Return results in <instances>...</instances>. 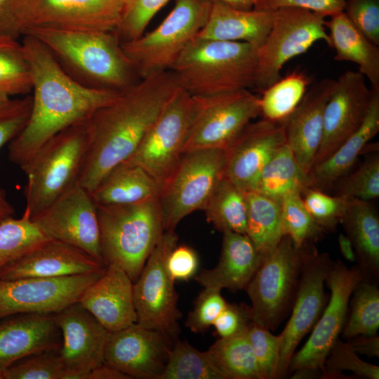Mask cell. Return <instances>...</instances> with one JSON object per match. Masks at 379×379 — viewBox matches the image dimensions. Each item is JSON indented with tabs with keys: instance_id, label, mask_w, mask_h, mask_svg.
<instances>
[{
	"instance_id": "cell-1",
	"label": "cell",
	"mask_w": 379,
	"mask_h": 379,
	"mask_svg": "<svg viewBox=\"0 0 379 379\" xmlns=\"http://www.w3.org/2000/svg\"><path fill=\"white\" fill-rule=\"evenodd\" d=\"M172 70L140 79L87 121L89 145L78 183L92 192L128 159L180 88Z\"/></svg>"
},
{
	"instance_id": "cell-2",
	"label": "cell",
	"mask_w": 379,
	"mask_h": 379,
	"mask_svg": "<svg viewBox=\"0 0 379 379\" xmlns=\"http://www.w3.org/2000/svg\"><path fill=\"white\" fill-rule=\"evenodd\" d=\"M32 73V105L22 131L8 144V158L22 167L51 138L87 121L119 93L86 88L69 76L36 38L22 35Z\"/></svg>"
},
{
	"instance_id": "cell-3",
	"label": "cell",
	"mask_w": 379,
	"mask_h": 379,
	"mask_svg": "<svg viewBox=\"0 0 379 379\" xmlns=\"http://www.w3.org/2000/svg\"><path fill=\"white\" fill-rule=\"evenodd\" d=\"M24 34L40 41L61 68L86 88L121 93L140 80L114 31L35 29Z\"/></svg>"
},
{
	"instance_id": "cell-4",
	"label": "cell",
	"mask_w": 379,
	"mask_h": 379,
	"mask_svg": "<svg viewBox=\"0 0 379 379\" xmlns=\"http://www.w3.org/2000/svg\"><path fill=\"white\" fill-rule=\"evenodd\" d=\"M257 48L237 41L194 38L171 70L192 96H210L254 87Z\"/></svg>"
},
{
	"instance_id": "cell-5",
	"label": "cell",
	"mask_w": 379,
	"mask_h": 379,
	"mask_svg": "<svg viewBox=\"0 0 379 379\" xmlns=\"http://www.w3.org/2000/svg\"><path fill=\"white\" fill-rule=\"evenodd\" d=\"M103 264L135 281L164 230L159 197L127 204L97 205Z\"/></svg>"
},
{
	"instance_id": "cell-6",
	"label": "cell",
	"mask_w": 379,
	"mask_h": 379,
	"mask_svg": "<svg viewBox=\"0 0 379 379\" xmlns=\"http://www.w3.org/2000/svg\"><path fill=\"white\" fill-rule=\"evenodd\" d=\"M88 145L86 121L53 136L20 168L27 178L25 211L31 220L78 182Z\"/></svg>"
},
{
	"instance_id": "cell-7",
	"label": "cell",
	"mask_w": 379,
	"mask_h": 379,
	"mask_svg": "<svg viewBox=\"0 0 379 379\" xmlns=\"http://www.w3.org/2000/svg\"><path fill=\"white\" fill-rule=\"evenodd\" d=\"M211 6L206 0H175L173 8L154 29L121 42L140 79L171 70L204 25Z\"/></svg>"
},
{
	"instance_id": "cell-8",
	"label": "cell",
	"mask_w": 379,
	"mask_h": 379,
	"mask_svg": "<svg viewBox=\"0 0 379 379\" xmlns=\"http://www.w3.org/2000/svg\"><path fill=\"white\" fill-rule=\"evenodd\" d=\"M312 245L298 248L284 236L262 260L246 291L251 302L252 322L271 331L292 307L305 260Z\"/></svg>"
},
{
	"instance_id": "cell-9",
	"label": "cell",
	"mask_w": 379,
	"mask_h": 379,
	"mask_svg": "<svg viewBox=\"0 0 379 379\" xmlns=\"http://www.w3.org/2000/svg\"><path fill=\"white\" fill-rule=\"evenodd\" d=\"M226 161L225 148L199 149L182 154L159 196L164 231H174L187 215L204 209L225 176Z\"/></svg>"
},
{
	"instance_id": "cell-10",
	"label": "cell",
	"mask_w": 379,
	"mask_h": 379,
	"mask_svg": "<svg viewBox=\"0 0 379 379\" xmlns=\"http://www.w3.org/2000/svg\"><path fill=\"white\" fill-rule=\"evenodd\" d=\"M197 112L196 98L180 88L135 152L119 165L141 167L161 189L183 154Z\"/></svg>"
},
{
	"instance_id": "cell-11",
	"label": "cell",
	"mask_w": 379,
	"mask_h": 379,
	"mask_svg": "<svg viewBox=\"0 0 379 379\" xmlns=\"http://www.w3.org/2000/svg\"><path fill=\"white\" fill-rule=\"evenodd\" d=\"M364 277L358 266L349 268L333 260L326 280L330 297L308 340L291 358L288 373H293L292 378L321 375L327 355L345 324L352 291Z\"/></svg>"
},
{
	"instance_id": "cell-12",
	"label": "cell",
	"mask_w": 379,
	"mask_h": 379,
	"mask_svg": "<svg viewBox=\"0 0 379 379\" xmlns=\"http://www.w3.org/2000/svg\"><path fill=\"white\" fill-rule=\"evenodd\" d=\"M325 17L307 10L284 7L272 11V23L263 44L257 49L254 87L260 93L281 78V71L291 59L306 53L319 41L327 44Z\"/></svg>"
},
{
	"instance_id": "cell-13",
	"label": "cell",
	"mask_w": 379,
	"mask_h": 379,
	"mask_svg": "<svg viewBox=\"0 0 379 379\" xmlns=\"http://www.w3.org/2000/svg\"><path fill=\"white\" fill-rule=\"evenodd\" d=\"M174 231H164L133 282V300L140 325L161 332L173 341L180 332L182 314L178 308L175 281L166 268V260L177 245Z\"/></svg>"
},
{
	"instance_id": "cell-14",
	"label": "cell",
	"mask_w": 379,
	"mask_h": 379,
	"mask_svg": "<svg viewBox=\"0 0 379 379\" xmlns=\"http://www.w3.org/2000/svg\"><path fill=\"white\" fill-rule=\"evenodd\" d=\"M125 2L126 0H18L16 15L22 35L35 29L115 31Z\"/></svg>"
},
{
	"instance_id": "cell-15",
	"label": "cell",
	"mask_w": 379,
	"mask_h": 379,
	"mask_svg": "<svg viewBox=\"0 0 379 379\" xmlns=\"http://www.w3.org/2000/svg\"><path fill=\"white\" fill-rule=\"evenodd\" d=\"M195 98L198 112L183 153L199 149H226L260 114V98L248 89Z\"/></svg>"
},
{
	"instance_id": "cell-16",
	"label": "cell",
	"mask_w": 379,
	"mask_h": 379,
	"mask_svg": "<svg viewBox=\"0 0 379 379\" xmlns=\"http://www.w3.org/2000/svg\"><path fill=\"white\" fill-rule=\"evenodd\" d=\"M105 270L60 277L0 279V320L18 314H56L77 302Z\"/></svg>"
},
{
	"instance_id": "cell-17",
	"label": "cell",
	"mask_w": 379,
	"mask_h": 379,
	"mask_svg": "<svg viewBox=\"0 0 379 379\" xmlns=\"http://www.w3.org/2000/svg\"><path fill=\"white\" fill-rule=\"evenodd\" d=\"M32 220L48 239L77 247L105 265L97 205L78 182Z\"/></svg>"
},
{
	"instance_id": "cell-18",
	"label": "cell",
	"mask_w": 379,
	"mask_h": 379,
	"mask_svg": "<svg viewBox=\"0 0 379 379\" xmlns=\"http://www.w3.org/2000/svg\"><path fill=\"white\" fill-rule=\"evenodd\" d=\"M333 260L327 253L312 246L301 271L291 315L280 337V359L277 378L288 374L293 355L302 339L310 332L328 300L324 284Z\"/></svg>"
},
{
	"instance_id": "cell-19",
	"label": "cell",
	"mask_w": 379,
	"mask_h": 379,
	"mask_svg": "<svg viewBox=\"0 0 379 379\" xmlns=\"http://www.w3.org/2000/svg\"><path fill=\"white\" fill-rule=\"evenodd\" d=\"M371 97L372 90L359 72L348 70L335 80L325 107L322 138L312 166L329 157L361 126Z\"/></svg>"
},
{
	"instance_id": "cell-20",
	"label": "cell",
	"mask_w": 379,
	"mask_h": 379,
	"mask_svg": "<svg viewBox=\"0 0 379 379\" xmlns=\"http://www.w3.org/2000/svg\"><path fill=\"white\" fill-rule=\"evenodd\" d=\"M173 340L159 331L134 323L109 332L104 363L130 378L159 379Z\"/></svg>"
},
{
	"instance_id": "cell-21",
	"label": "cell",
	"mask_w": 379,
	"mask_h": 379,
	"mask_svg": "<svg viewBox=\"0 0 379 379\" xmlns=\"http://www.w3.org/2000/svg\"><path fill=\"white\" fill-rule=\"evenodd\" d=\"M61 333L62 379H88L104 363L109 331L78 302L55 314Z\"/></svg>"
},
{
	"instance_id": "cell-22",
	"label": "cell",
	"mask_w": 379,
	"mask_h": 379,
	"mask_svg": "<svg viewBox=\"0 0 379 379\" xmlns=\"http://www.w3.org/2000/svg\"><path fill=\"white\" fill-rule=\"evenodd\" d=\"M286 120L250 122L226 148L225 177L250 191L264 166L286 143Z\"/></svg>"
},
{
	"instance_id": "cell-23",
	"label": "cell",
	"mask_w": 379,
	"mask_h": 379,
	"mask_svg": "<svg viewBox=\"0 0 379 379\" xmlns=\"http://www.w3.org/2000/svg\"><path fill=\"white\" fill-rule=\"evenodd\" d=\"M105 266L68 244L47 239L0 271V279L60 277L102 271Z\"/></svg>"
},
{
	"instance_id": "cell-24",
	"label": "cell",
	"mask_w": 379,
	"mask_h": 379,
	"mask_svg": "<svg viewBox=\"0 0 379 379\" xmlns=\"http://www.w3.org/2000/svg\"><path fill=\"white\" fill-rule=\"evenodd\" d=\"M133 282L121 267L109 265L82 293L78 302L109 332L137 322Z\"/></svg>"
},
{
	"instance_id": "cell-25",
	"label": "cell",
	"mask_w": 379,
	"mask_h": 379,
	"mask_svg": "<svg viewBox=\"0 0 379 379\" xmlns=\"http://www.w3.org/2000/svg\"><path fill=\"white\" fill-rule=\"evenodd\" d=\"M335 81L325 79L314 84L286 120V143L307 173L321 143L324 109Z\"/></svg>"
},
{
	"instance_id": "cell-26",
	"label": "cell",
	"mask_w": 379,
	"mask_h": 379,
	"mask_svg": "<svg viewBox=\"0 0 379 379\" xmlns=\"http://www.w3.org/2000/svg\"><path fill=\"white\" fill-rule=\"evenodd\" d=\"M55 314L25 313L0 320V366L6 368L33 353L60 347Z\"/></svg>"
},
{
	"instance_id": "cell-27",
	"label": "cell",
	"mask_w": 379,
	"mask_h": 379,
	"mask_svg": "<svg viewBox=\"0 0 379 379\" xmlns=\"http://www.w3.org/2000/svg\"><path fill=\"white\" fill-rule=\"evenodd\" d=\"M220 256L215 267L203 270L194 279L204 288L232 292L245 289L263 255L246 234L223 232Z\"/></svg>"
},
{
	"instance_id": "cell-28",
	"label": "cell",
	"mask_w": 379,
	"mask_h": 379,
	"mask_svg": "<svg viewBox=\"0 0 379 379\" xmlns=\"http://www.w3.org/2000/svg\"><path fill=\"white\" fill-rule=\"evenodd\" d=\"M272 23V11L236 8L211 3L206 21L196 38L247 43L258 48Z\"/></svg>"
},
{
	"instance_id": "cell-29",
	"label": "cell",
	"mask_w": 379,
	"mask_h": 379,
	"mask_svg": "<svg viewBox=\"0 0 379 379\" xmlns=\"http://www.w3.org/2000/svg\"><path fill=\"white\" fill-rule=\"evenodd\" d=\"M367 114L361 126L329 157L312 167L308 172V187L324 192L351 171L359 154L379 131V90L372 89Z\"/></svg>"
},
{
	"instance_id": "cell-30",
	"label": "cell",
	"mask_w": 379,
	"mask_h": 379,
	"mask_svg": "<svg viewBox=\"0 0 379 379\" xmlns=\"http://www.w3.org/2000/svg\"><path fill=\"white\" fill-rule=\"evenodd\" d=\"M340 224L351 240L365 278L379 277V215L371 201L350 199Z\"/></svg>"
},
{
	"instance_id": "cell-31",
	"label": "cell",
	"mask_w": 379,
	"mask_h": 379,
	"mask_svg": "<svg viewBox=\"0 0 379 379\" xmlns=\"http://www.w3.org/2000/svg\"><path fill=\"white\" fill-rule=\"evenodd\" d=\"M325 21L329 33L328 45L335 51V60L352 62L370 82L372 89L379 90V47L367 39L349 20L344 12Z\"/></svg>"
},
{
	"instance_id": "cell-32",
	"label": "cell",
	"mask_w": 379,
	"mask_h": 379,
	"mask_svg": "<svg viewBox=\"0 0 379 379\" xmlns=\"http://www.w3.org/2000/svg\"><path fill=\"white\" fill-rule=\"evenodd\" d=\"M161 187L141 167L119 165L91 192L96 205L127 204L159 197Z\"/></svg>"
},
{
	"instance_id": "cell-33",
	"label": "cell",
	"mask_w": 379,
	"mask_h": 379,
	"mask_svg": "<svg viewBox=\"0 0 379 379\" xmlns=\"http://www.w3.org/2000/svg\"><path fill=\"white\" fill-rule=\"evenodd\" d=\"M308 185V173L299 165L286 143L264 166L250 191L281 202L288 194L301 192Z\"/></svg>"
},
{
	"instance_id": "cell-34",
	"label": "cell",
	"mask_w": 379,
	"mask_h": 379,
	"mask_svg": "<svg viewBox=\"0 0 379 379\" xmlns=\"http://www.w3.org/2000/svg\"><path fill=\"white\" fill-rule=\"evenodd\" d=\"M246 234L265 255L274 250L284 237L281 202L254 191L246 192Z\"/></svg>"
},
{
	"instance_id": "cell-35",
	"label": "cell",
	"mask_w": 379,
	"mask_h": 379,
	"mask_svg": "<svg viewBox=\"0 0 379 379\" xmlns=\"http://www.w3.org/2000/svg\"><path fill=\"white\" fill-rule=\"evenodd\" d=\"M203 211L208 222L222 232L246 234V192L225 176L215 187Z\"/></svg>"
},
{
	"instance_id": "cell-36",
	"label": "cell",
	"mask_w": 379,
	"mask_h": 379,
	"mask_svg": "<svg viewBox=\"0 0 379 379\" xmlns=\"http://www.w3.org/2000/svg\"><path fill=\"white\" fill-rule=\"evenodd\" d=\"M247 331L219 338L207 351L226 379H260Z\"/></svg>"
},
{
	"instance_id": "cell-37",
	"label": "cell",
	"mask_w": 379,
	"mask_h": 379,
	"mask_svg": "<svg viewBox=\"0 0 379 379\" xmlns=\"http://www.w3.org/2000/svg\"><path fill=\"white\" fill-rule=\"evenodd\" d=\"M350 312L342 331L345 339L359 335H376L379 328V289L376 281L364 277L355 286Z\"/></svg>"
},
{
	"instance_id": "cell-38",
	"label": "cell",
	"mask_w": 379,
	"mask_h": 379,
	"mask_svg": "<svg viewBox=\"0 0 379 379\" xmlns=\"http://www.w3.org/2000/svg\"><path fill=\"white\" fill-rule=\"evenodd\" d=\"M159 379H226L208 352L187 341H173L165 369Z\"/></svg>"
},
{
	"instance_id": "cell-39",
	"label": "cell",
	"mask_w": 379,
	"mask_h": 379,
	"mask_svg": "<svg viewBox=\"0 0 379 379\" xmlns=\"http://www.w3.org/2000/svg\"><path fill=\"white\" fill-rule=\"evenodd\" d=\"M308 84L307 77L298 72L281 78L261 93L260 114L272 121L286 120L302 100Z\"/></svg>"
},
{
	"instance_id": "cell-40",
	"label": "cell",
	"mask_w": 379,
	"mask_h": 379,
	"mask_svg": "<svg viewBox=\"0 0 379 379\" xmlns=\"http://www.w3.org/2000/svg\"><path fill=\"white\" fill-rule=\"evenodd\" d=\"M47 239L25 211L0 222V271Z\"/></svg>"
},
{
	"instance_id": "cell-41",
	"label": "cell",
	"mask_w": 379,
	"mask_h": 379,
	"mask_svg": "<svg viewBox=\"0 0 379 379\" xmlns=\"http://www.w3.org/2000/svg\"><path fill=\"white\" fill-rule=\"evenodd\" d=\"M32 91L29 64L18 39L0 36V93L11 98Z\"/></svg>"
},
{
	"instance_id": "cell-42",
	"label": "cell",
	"mask_w": 379,
	"mask_h": 379,
	"mask_svg": "<svg viewBox=\"0 0 379 379\" xmlns=\"http://www.w3.org/2000/svg\"><path fill=\"white\" fill-rule=\"evenodd\" d=\"M281 229L295 248L312 245L326 232L314 220L306 208L299 192L286 195L281 201Z\"/></svg>"
},
{
	"instance_id": "cell-43",
	"label": "cell",
	"mask_w": 379,
	"mask_h": 379,
	"mask_svg": "<svg viewBox=\"0 0 379 379\" xmlns=\"http://www.w3.org/2000/svg\"><path fill=\"white\" fill-rule=\"evenodd\" d=\"M333 195L371 201L379 197V152L367 154L360 166L333 184Z\"/></svg>"
},
{
	"instance_id": "cell-44",
	"label": "cell",
	"mask_w": 379,
	"mask_h": 379,
	"mask_svg": "<svg viewBox=\"0 0 379 379\" xmlns=\"http://www.w3.org/2000/svg\"><path fill=\"white\" fill-rule=\"evenodd\" d=\"M60 347L39 351L5 368V379H62L65 367Z\"/></svg>"
},
{
	"instance_id": "cell-45",
	"label": "cell",
	"mask_w": 379,
	"mask_h": 379,
	"mask_svg": "<svg viewBox=\"0 0 379 379\" xmlns=\"http://www.w3.org/2000/svg\"><path fill=\"white\" fill-rule=\"evenodd\" d=\"M300 194L308 212L326 232L335 230L340 223L350 199L308 187Z\"/></svg>"
},
{
	"instance_id": "cell-46",
	"label": "cell",
	"mask_w": 379,
	"mask_h": 379,
	"mask_svg": "<svg viewBox=\"0 0 379 379\" xmlns=\"http://www.w3.org/2000/svg\"><path fill=\"white\" fill-rule=\"evenodd\" d=\"M350 371L359 378H379V366L360 359L347 342L338 338L331 348L321 374V378L345 376L342 371Z\"/></svg>"
},
{
	"instance_id": "cell-47",
	"label": "cell",
	"mask_w": 379,
	"mask_h": 379,
	"mask_svg": "<svg viewBox=\"0 0 379 379\" xmlns=\"http://www.w3.org/2000/svg\"><path fill=\"white\" fill-rule=\"evenodd\" d=\"M169 0H126L119 23L114 31L121 42L140 36Z\"/></svg>"
},
{
	"instance_id": "cell-48",
	"label": "cell",
	"mask_w": 379,
	"mask_h": 379,
	"mask_svg": "<svg viewBox=\"0 0 379 379\" xmlns=\"http://www.w3.org/2000/svg\"><path fill=\"white\" fill-rule=\"evenodd\" d=\"M260 379H277L280 359V337L251 323L247 331Z\"/></svg>"
},
{
	"instance_id": "cell-49",
	"label": "cell",
	"mask_w": 379,
	"mask_h": 379,
	"mask_svg": "<svg viewBox=\"0 0 379 379\" xmlns=\"http://www.w3.org/2000/svg\"><path fill=\"white\" fill-rule=\"evenodd\" d=\"M220 291L204 288L199 294L186 320V326L191 331L203 333L213 325L227 303Z\"/></svg>"
},
{
	"instance_id": "cell-50",
	"label": "cell",
	"mask_w": 379,
	"mask_h": 379,
	"mask_svg": "<svg viewBox=\"0 0 379 379\" xmlns=\"http://www.w3.org/2000/svg\"><path fill=\"white\" fill-rule=\"evenodd\" d=\"M32 96L10 98L0 104V149L9 144L25 126L31 110Z\"/></svg>"
},
{
	"instance_id": "cell-51",
	"label": "cell",
	"mask_w": 379,
	"mask_h": 379,
	"mask_svg": "<svg viewBox=\"0 0 379 379\" xmlns=\"http://www.w3.org/2000/svg\"><path fill=\"white\" fill-rule=\"evenodd\" d=\"M343 12L367 39L379 45V0H347Z\"/></svg>"
},
{
	"instance_id": "cell-52",
	"label": "cell",
	"mask_w": 379,
	"mask_h": 379,
	"mask_svg": "<svg viewBox=\"0 0 379 379\" xmlns=\"http://www.w3.org/2000/svg\"><path fill=\"white\" fill-rule=\"evenodd\" d=\"M251 323L249 306L227 302L212 326L219 338H226L247 331Z\"/></svg>"
},
{
	"instance_id": "cell-53",
	"label": "cell",
	"mask_w": 379,
	"mask_h": 379,
	"mask_svg": "<svg viewBox=\"0 0 379 379\" xmlns=\"http://www.w3.org/2000/svg\"><path fill=\"white\" fill-rule=\"evenodd\" d=\"M347 0H261L253 8L274 11L280 8L293 7L320 14L325 18L343 12Z\"/></svg>"
},
{
	"instance_id": "cell-54",
	"label": "cell",
	"mask_w": 379,
	"mask_h": 379,
	"mask_svg": "<svg viewBox=\"0 0 379 379\" xmlns=\"http://www.w3.org/2000/svg\"><path fill=\"white\" fill-rule=\"evenodd\" d=\"M199 258L196 251L185 245L175 246L169 253L166 268L174 280L187 281L196 275Z\"/></svg>"
},
{
	"instance_id": "cell-55",
	"label": "cell",
	"mask_w": 379,
	"mask_h": 379,
	"mask_svg": "<svg viewBox=\"0 0 379 379\" xmlns=\"http://www.w3.org/2000/svg\"><path fill=\"white\" fill-rule=\"evenodd\" d=\"M18 0H0V36H22L17 15Z\"/></svg>"
},
{
	"instance_id": "cell-56",
	"label": "cell",
	"mask_w": 379,
	"mask_h": 379,
	"mask_svg": "<svg viewBox=\"0 0 379 379\" xmlns=\"http://www.w3.org/2000/svg\"><path fill=\"white\" fill-rule=\"evenodd\" d=\"M347 343L358 354L379 357V337L377 335H359L348 339Z\"/></svg>"
},
{
	"instance_id": "cell-57",
	"label": "cell",
	"mask_w": 379,
	"mask_h": 379,
	"mask_svg": "<svg viewBox=\"0 0 379 379\" xmlns=\"http://www.w3.org/2000/svg\"><path fill=\"white\" fill-rule=\"evenodd\" d=\"M129 376L119 370L103 363L93 369L88 379H128Z\"/></svg>"
},
{
	"instance_id": "cell-58",
	"label": "cell",
	"mask_w": 379,
	"mask_h": 379,
	"mask_svg": "<svg viewBox=\"0 0 379 379\" xmlns=\"http://www.w3.org/2000/svg\"><path fill=\"white\" fill-rule=\"evenodd\" d=\"M338 241L340 253L344 258L351 262H355L356 253L350 238L346 234H339Z\"/></svg>"
},
{
	"instance_id": "cell-59",
	"label": "cell",
	"mask_w": 379,
	"mask_h": 379,
	"mask_svg": "<svg viewBox=\"0 0 379 379\" xmlns=\"http://www.w3.org/2000/svg\"><path fill=\"white\" fill-rule=\"evenodd\" d=\"M15 209L6 198V192L0 186V222L13 216Z\"/></svg>"
},
{
	"instance_id": "cell-60",
	"label": "cell",
	"mask_w": 379,
	"mask_h": 379,
	"mask_svg": "<svg viewBox=\"0 0 379 379\" xmlns=\"http://www.w3.org/2000/svg\"><path fill=\"white\" fill-rule=\"evenodd\" d=\"M211 3H222L236 8L251 10L261 0H206Z\"/></svg>"
},
{
	"instance_id": "cell-61",
	"label": "cell",
	"mask_w": 379,
	"mask_h": 379,
	"mask_svg": "<svg viewBox=\"0 0 379 379\" xmlns=\"http://www.w3.org/2000/svg\"><path fill=\"white\" fill-rule=\"evenodd\" d=\"M10 98H11L7 96L6 95L0 93V104L5 102V101H6V100H8Z\"/></svg>"
},
{
	"instance_id": "cell-62",
	"label": "cell",
	"mask_w": 379,
	"mask_h": 379,
	"mask_svg": "<svg viewBox=\"0 0 379 379\" xmlns=\"http://www.w3.org/2000/svg\"><path fill=\"white\" fill-rule=\"evenodd\" d=\"M0 379H5V368L0 366Z\"/></svg>"
}]
</instances>
